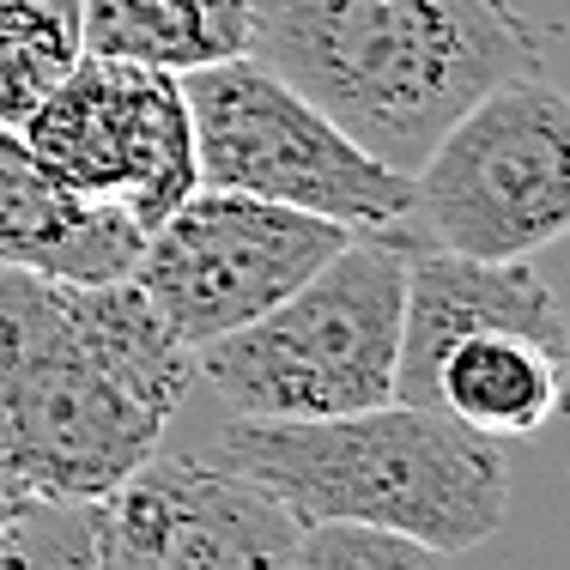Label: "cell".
Here are the masks:
<instances>
[{
    "label": "cell",
    "instance_id": "cell-1",
    "mask_svg": "<svg viewBox=\"0 0 570 570\" xmlns=\"http://www.w3.org/2000/svg\"><path fill=\"white\" fill-rule=\"evenodd\" d=\"M249 61L413 176L461 110L540 73V37L510 0H249Z\"/></svg>",
    "mask_w": 570,
    "mask_h": 570
},
{
    "label": "cell",
    "instance_id": "cell-14",
    "mask_svg": "<svg viewBox=\"0 0 570 570\" xmlns=\"http://www.w3.org/2000/svg\"><path fill=\"white\" fill-rule=\"evenodd\" d=\"M0 570H98L91 504L24 498L0 522Z\"/></svg>",
    "mask_w": 570,
    "mask_h": 570
},
{
    "label": "cell",
    "instance_id": "cell-8",
    "mask_svg": "<svg viewBox=\"0 0 570 570\" xmlns=\"http://www.w3.org/2000/svg\"><path fill=\"white\" fill-rule=\"evenodd\" d=\"M19 134L67 195L128 213L140 230L200 188L183 79L140 61L79 56Z\"/></svg>",
    "mask_w": 570,
    "mask_h": 570
},
{
    "label": "cell",
    "instance_id": "cell-6",
    "mask_svg": "<svg viewBox=\"0 0 570 570\" xmlns=\"http://www.w3.org/2000/svg\"><path fill=\"white\" fill-rule=\"evenodd\" d=\"M188 128H195L200 188H230L274 207H297L371 237L401 230L413 207V176L376 165L358 140H346L309 98H297L262 61H213L183 73Z\"/></svg>",
    "mask_w": 570,
    "mask_h": 570
},
{
    "label": "cell",
    "instance_id": "cell-13",
    "mask_svg": "<svg viewBox=\"0 0 570 570\" xmlns=\"http://www.w3.org/2000/svg\"><path fill=\"white\" fill-rule=\"evenodd\" d=\"M79 56V0H0V128H24Z\"/></svg>",
    "mask_w": 570,
    "mask_h": 570
},
{
    "label": "cell",
    "instance_id": "cell-5",
    "mask_svg": "<svg viewBox=\"0 0 570 570\" xmlns=\"http://www.w3.org/2000/svg\"><path fill=\"white\" fill-rule=\"evenodd\" d=\"M570 225V110L559 86L515 73L461 110L413 170L401 243L528 262Z\"/></svg>",
    "mask_w": 570,
    "mask_h": 570
},
{
    "label": "cell",
    "instance_id": "cell-4",
    "mask_svg": "<svg viewBox=\"0 0 570 570\" xmlns=\"http://www.w3.org/2000/svg\"><path fill=\"white\" fill-rule=\"evenodd\" d=\"M406 243L346 237L297 292L195 352V371L237 419H341L395 401Z\"/></svg>",
    "mask_w": 570,
    "mask_h": 570
},
{
    "label": "cell",
    "instance_id": "cell-10",
    "mask_svg": "<svg viewBox=\"0 0 570 570\" xmlns=\"http://www.w3.org/2000/svg\"><path fill=\"white\" fill-rule=\"evenodd\" d=\"M146 230L116 207L67 195L19 128H0V267L61 285L128 279Z\"/></svg>",
    "mask_w": 570,
    "mask_h": 570
},
{
    "label": "cell",
    "instance_id": "cell-9",
    "mask_svg": "<svg viewBox=\"0 0 570 570\" xmlns=\"http://www.w3.org/2000/svg\"><path fill=\"white\" fill-rule=\"evenodd\" d=\"M98 570H292L297 515L225 461L153 455L91 504Z\"/></svg>",
    "mask_w": 570,
    "mask_h": 570
},
{
    "label": "cell",
    "instance_id": "cell-3",
    "mask_svg": "<svg viewBox=\"0 0 570 570\" xmlns=\"http://www.w3.org/2000/svg\"><path fill=\"white\" fill-rule=\"evenodd\" d=\"M219 461L292 510L297 528H376L425 552H468L510 515L504 443L406 401L341 419H237Z\"/></svg>",
    "mask_w": 570,
    "mask_h": 570
},
{
    "label": "cell",
    "instance_id": "cell-12",
    "mask_svg": "<svg viewBox=\"0 0 570 570\" xmlns=\"http://www.w3.org/2000/svg\"><path fill=\"white\" fill-rule=\"evenodd\" d=\"M79 43L183 79L249 56V0H79Z\"/></svg>",
    "mask_w": 570,
    "mask_h": 570
},
{
    "label": "cell",
    "instance_id": "cell-7",
    "mask_svg": "<svg viewBox=\"0 0 570 570\" xmlns=\"http://www.w3.org/2000/svg\"><path fill=\"white\" fill-rule=\"evenodd\" d=\"M346 237L352 230L309 219L297 207L230 195V188H195L165 225L146 230L128 279L146 292V304L176 341L200 352L219 334L267 316Z\"/></svg>",
    "mask_w": 570,
    "mask_h": 570
},
{
    "label": "cell",
    "instance_id": "cell-11",
    "mask_svg": "<svg viewBox=\"0 0 570 570\" xmlns=\"http://www.w3.org/2000/svg\"><path fill=\"white\" fill-rule=\"evenodd\" d=\"M564 401V346L528 328H473L438 352L419 406L468 425L473 438H534Z\"/></svg>",
    "mask_w": 570,
    "mask_h": 570
},
{
    "label": "cell",
    "instance_id": "cell-16",
    "mask_svg": "<svg viewBox=\"0 0 570 570\" xmlns=\"http://www.w3.org/2000/svg\"><path fill=\"white\" fill-rule=\"evenodd\" d=\"M19 504H24V492H12V485H7V480H0V522H7V515H12V510H19Z\"/></svg>",
    "mask_w": 570,
    "mask_h": 570
},
{
    "label": "cell",
    "instance_id": "cell-15",
    "mask_svg": "<svg viewBox=\"0 0 570 570\" xmlns=\"http://www.w3.org/2000/svg\"><path fill=\"white\" fill-rule=\"evenodd\" d=\"M292 570H438L425 547L401 534H376V528H346V522H322L304 528L292 552Z\"/></svg>",
    "mask_w": 570,
    "mask_h": 570
},
{
    "label": "cell",
    "instance_id": "cell-2",
    "mask_svg": "<svg viewBox=\"0 0 570 570\" xmlns=\"http://www.w3.org/2000/svg\"><path fill=\"white\" fill-rule=\"evenodd\" d=\"M188 383L195 352L134 279H49L0 419V480L24 498L98 504L158 455Z\"/></svg>",
    "mask_w": 570,
    "mask_h": 570
}]
</instances>
